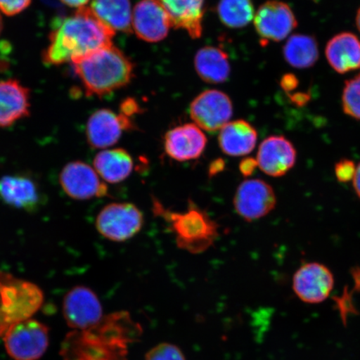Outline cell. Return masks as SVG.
Wrapping results in <instances>:
<instances>
[{"instance_id": "1", "label": "cell", "mask_w": 360, "mask_h": 360, "mask_svg": "<svg viewBox=\"0 0 360 360\" xmlns=\"http://www.w3.org/2000/svg\"><path fill=\"white\" fill-rule=\"evenodd\" d=\"M141 334V326L129 313H112L87 330L69 333L60 355L64 360H128L130 345Z\"/></svg>"}, {"instance_id": "2", "label": "cell", "mask_w": 360, "mask_h": 360, "mask_svg": "<svg viewBox=\"0 0 360 360\" xmlns=\"http://www.w3.org/2000/svg\"><path fill=\"white\" fill-rule=\"evenodd\" d=\"M115 32L90 11L79 8L70 16L58 18L49 34V44L43 52L46 65H60L87 57L112 46Z\"/></svg>"}, {"instance_id": "3", "label": "cell", "mask_w": 360, "mask_h": 360, "mask_svg": "<svg viewBox=\"0 0 360 360\" xmlns=\"http://www.w3.org/2000/svg\"><path fill=\"white\" fill-rule=\"evenodd\" d=\"M73 66L88 96H105L134 78L133 63L114 45L81 58Z\"/></svg>"}, {"instance_id": "4", "label": "cell", "mask_w": 360, "mask_h": 360, "mask_svg": "<svg viewBox=\"0 0 360 360\" xmlns=\"http://www.w3.org/2000/svg\"><path fill=\"white\" fill-rule=\"evenodd\" d=\"M152 202L153 212L168 224L179 249L193 255L201 254L217 240L219 225L195 202L188 201L187 210L183 212L166 209L155 198Z\"/></svg>"}, {"instance_id": "5", "label": "cell", "mask_w": 360, "mask_h": 360, "mask_svg": "<svg viewBox=\"0 0 360 360\" xmlns=\"http://www.w3.org/2000/svg\"><path fill=\"white\" fill-rule=\"evenodd\" d=\"M43 301V292L34 283L0 273V337L15 323L31 319Z\"/></svg>"}, {"instance_id": "6", "label": "cell", "mask_w": 360, "mask_h": 360, "mask_svg": "<svg viewBox=\"0 0 360 360\" xmlns=\"http://www.w3.org/2000/svg\"><path fill=\"white\" fill-rule=\"evenodd\" d=\"M143 222V213L136 205L131 202H111L97 215L96 226L107 240L121 243L136 236Z\"/></svg>"}, {"instance_id": "7", "label": "cell", "mask_w": 360, "mask_h": 360, "mask_svg": "<svg viewBox=\"0 0 360 360\" xmlns=\"http://www.w3.org/2000/svg\"><path fill=\"white\" fill-rule=\"evenodd\" d=\"M7 353L15 360H38L49 346V328L33 319L15 323L2 337Z\"/></svg>"}, {"instance_id": "8", "label": "cell", "mask_w": 360, "mask_h": 360, "mask_svg": "<svg viewBox=\"0 0 360 360\" xmlns=\"http://www.w3.org/2000/svg\"><path fill=\"white\" fill-rule=\"evenodd\" d=\"M276 202L272 186L259 179L245 180L238 187L233 197L236 213L246 221L264 217L274 209Z\"/></svg>"}, {"instance_id": "9", "label": "cell", "mask_w": 360, "mask_h": 360, "mask_svg": "<svg viewBox=\"0 0 360 360\" xmlns=\"http://www.w3.org/2000/svg\"><path fill=\"white\" fill-rule=\"evenodd\" d=\"M60 184L66 195L75 200L108 195V187L96 169L83 161H72L62 169Z\"/></svg>"}, {"instance_id": "10", "label": "cell", "mask_w": 360, "mask_h": 360, "mask_svg": "<svg viewBox=\"0 0 360 360\" xmlns=\"http://www.w3.org/2000/svg\"><path fill=\"white\" fill-rule=\"evenodd\" d=\"M191 119L202 130L215 132L231 120L233 105L231 98L219 90L209 89L202 92L191 103Z\"/></svg>"}, {"instance_id": "11", "label": "cell", "mask_w": 360, "mask_h": 360, "mask_svg": "<svg viewBox=\"0 0 360 360\" xmlns=\"http://www.w3.org/2000/svg\"><path fill=\"white\" fill-rule=\"evenodd\" d=\"M63 313L67 325L74 330H87L105 316L96 292L85 286H76L68 292L63 303Z\"/></svg>"}, {"instance_id": "12", "label": "cell", "mask_w": 360, "mask_h": 360, "mask_svg": "<svg viewBox=\"0 0 360 360\" xmlns=\"http://www.w3.org/2000/svg\"><path fill=\"white\" fill-rule=\"evenodd\" d=\"M254 20L256 32L266 43L282 41L298 25L291 8L277 0L264 3L255 13Z\"/></svg>"}, {"instance_id": "13", "label": "cell", "mask_w": 360, "mask_h": 360, "mask_svg": "<svg viewBox=\"0 0 360 360\" xmlns=\"http://www.w3.org/2000/svg\"><path fill=\"white\" fill-rule=\"evenodd\" d=\"M335 278L326 265L308 263L302 265L292 278V289L297 296L308 304L323 302L334 289Z\"/></svg>"}, {"instance_id": "14", "label": "cell", "mask_w": 360, "mask_h": 360, "mask_svg": "<svg viewBox=\"0 0 360 360\" xmlns=\"http://www.w3.org/2000/svg\"><path fill=\"white\" fill-rule=\"evenodd\" d=\"M133 128L131 120L122 112L117 115L110 110H98L88 120L87 141L93 148L105 150L116 145L124 131Z\"/></svg>"}, {"instance_id": "15", "label": "cell", "mask_w": 360, "mask_h": 360, "mask_svg": "<svg viewBox=\"0 0 360 360\" xmlns=\"http://www.w3.org/2000/svg\"><path fill=\"white\" fill-rule=\"evenodd\" d=\"M171 27L167 13L157 0H141L134 6L132 30L143 41H161L167 37Z\"/></svg>"}, {"instance_id": "16", "label": "cell", "mask_w": 360, "mask_h": 360, "mask_svg": "<svg viewBox=\"0 0 360 360\" xmlns=\"http://www.w3.org/2000/svg\"><path fill=\"white\" fill-rule=\"evenodd\" d=\"M297 152L294 145L283 136H269L260 143L256 162L265 174L281 177L294 167Z\"/></svg>"}, {"instance_id": "17", "label": "cell", "mask_w": 360, "mask_h": 360, "mask_svg": "<svg viewBox=\"0 0 360 360\" xmlns=\"http://www.w3.org/2000/svg\"><path fill=\"white\" fill-rule=\"evenodd\" d=\"M207 138L195 124L179 125L166 133L164 148L166 155L179 162L198 159L205 151Z\"/></svg>"}, {"instance_id": "18", "label": "cell", "mask_w": 360, "mask_h": 360, "mask_svg": "<svg viewBox=\"0 0 360 360\" xmlns=\"http://www.w3.org/2000/svg\"><path fill=\"white\" fill-rule=\"evenodd\" d=\"M0 200L13 208L28 212L37 210L44 201L37 183L20 174L0 179Z\"/></svg>"}, {"instance_id": "19", "label": "cell", "mask_w": 360, "mask_h": 360, "mask_svg": "<svg viewBox=\"0 0 360 360\" xmlns=\"http://www.w3.org/2000/svg\"><path fill=\"white\" fill-rule=\"evenodd\" d=\"M30 114V90L16 79L0 81V128L11 127Z\"/></svg>"}, {"instance_id": "20", "label": "cell", "mask_w": 360, "mask_h": 360, "mask_svg": "<svg viewBox=\"0 0 360 360\" xmlns=\"http://www.w3.org/2000/svg\"><path fill=\"white\" fill-rule=\"evenodd\" d=\"M169 18L171 25L186 31L192 39L202 33L205 0H157Z\"/></svg>"}, {"instance_id": "21", "label": "cell", "mask_w": 360, "mask_h": 360, "mask_svg": "<svg viewBox=\"0 0 360 360\" xmlns=\"http://www.w3.org/2000/svg\"><path fill=\"white\" fill-rule=\"evenodd\" d=\"M326 56L338 73L345 74L360 67V40L352 33L337 34L328 42Z\"/></svg>"}, {"instance_id": "22", "label": "cell", "mask_w": 360, "mask_h": 360, "mask_svg": "<svg viewBox=\"0 0 360 360\" xmlns=\"http://www.w3.org/2000/svg\"><path fill=\"white\" fill-rule=\"evenodd\" d=\"M219 145L225 155L240 157L250 154L258 141V133L247 121L238 120L220 129Z\"/></svg>"}, {"instance_id": "23", "label": "cell", "mask_w": 360, "mask_h": 360, "mask_svg": "<svg viewBox=\"0 0 360 360\" xmlns=\"http://www.w3.org/2000/svg\"><path fill=\"white\" fill-rule=\"evenodd\" d=\"M94 169L103 181L118 184L124 181L132 174L134 160L123 148L103 150L94 157Z\"/></svg>"}, {"instance_id": "24", "label": "cell", "mask_w": 360, "mask_h": 360, "mask_svg": "<svg viewBox=\"0 0 360 360\" xmlns=\"http://www.w3.org/2000/svg\"><path fill=\"white\" fill-rule=\"evenodd\" d=\"M195 68L200 77L209 84H221L231 75V64L221 49L205 46L197 52Z\"/></svg>"}, {"instance_id": "25", "label": "cell", "mask_w": 360, "mask_h": 360, "mask_svg": "<svg viewBox=\"0 0 360 360\" xmlns=\"http://www.w3.org/2000/svg\"><path fill=\"white\" fill-rule=\"evenodd\" d=\"M89 8L98 20L115 32H132L133 11L129 0H92Z\"/></svg>"}, {"instance_id": "26", "label": "cell", "mask_w": 360, "mask_h": 360, "mask_svg": "<svg viewBox=\"0 0 360 360\" xmlns=\"http://www.w3.org/2000/svg\"><path fill=\"white\" fill-rule=\"evenodd\" d=\"M288 64L296 69L312 67L319 58L316 39L307 34H294L288 39L283 49Z\"/></svg>"}, {"instance_id": "27", "label": "cell", "mask_w": 360, "mask_h": 360, "mask_svg": "<svg viewBox=\"0 0 360 360\" xmlns=\"http://www.w3.org/2000/svg\"><path fill=\"white\" fill-rule=\"evenodd\" d=\"M217 12L223 24L232 29L249 25L255 15L252 0H220Z\"/></svg>"}, {"instance_id": "28", "label": "cell", "mask_w": 360, "mask_h": 360, "mask_svg": "<svg viewBox=\"0 0 360 360\" xmlns=\"http://www.w3.org/2000/svg\"><path fill=\"white\" fill-rule=\"evenodd\" d=\"M342 106L346 115L360 121V75L346 81Z\"/></svg>"}, {"instance_id": "29", "label": "cell", "mask_w": 360, "mask_h": 360, "mask_svg": "<svg viewBox=\"0 0 360 360\" xmlns=\"http://www.w3.org/2000/svg\"><path fill=\"white\" fill-rule=\"evenodd\" d=\"M146 360H186L176 345L162 343L155 346L146 355Z\"/></svg>"}, {"instance_id": "30", "label": "cell", "mask_w": 360, "mask_h": 360, "mask_svg": "<svg viewBox=\"0 0 360 360\" xmlns=\"http://www.w3.org/2000/svg\"><path fill=\"white\" fill-rule=\"evenodd\" d=\"M356 171V166L350 160H341L335 165V173L338 180L341 183L353 181Z\"/></svg>"}, {"instance_id": "31", "label": "cell", "mask_w": 360, "mask_h": 360, "mask_svg": "<svg viewBox=\"0 0 360 360\" xmlns=\"http://www.w3.org/2000/svg\"><path fill=\"white\" fill-rule=\"evenodd\" d=\"M32 0H0V11L8 16H13L26 10Z\"/></svg>"}, {"instance_id": "32", "label": "cell", "mask_w": 360, "mask_h": 360, "mask_svg": "<svg viewBox=\"0 0 360 360\" xmlns=\"http://www.w3.org/2000/svg\"><path fill=\"white\" fill-rule=\"evenodd\" d=\"M258 167L257 162L253 158H247L240 165V172L244 176L250 177Z\"/></svg>"}, {"instance_id": "33", "label": "cell", "mask_w": 360, "mask_h": 360, "mask_svg": "<svg viewBox=\"0 0 360 360\" xmlns=\"http://www.w3.org/2000/svg\"><path fill=\"white\" fill-rule=\"evenodd\" d=\"M297 85H298V79H297L294 75H285L281 80V86L285 91H290V90L294 89Z\"/></svg>"}, {"instance_id": "34", "label": "cell", "mask_w": 360, "mask_h": 360, "mask_svg": "<svg viewBox=\"0 0 360 360\" xmlns=\"http://www.w3.org/2000/svg\"><path fill=\"white\" fill-rule=\"evenodd\" d=\"M65 6L71 8H82L86 7L89 0H60Z\"/></svg>"}, {"instance_id": "35", "label": "cell", "mask_w": 360, "mask_h": 360, "mask_svg": "<svg viewBox=\"0 0 360 360\" xmlns=\"http://www.w3.org/2000/svg\"><path fill=\"white\" fill-rule=\"evenodd\" d=\"M224 167V162L221 160H215L210 165V174H216L220 172Z\"/></svg>"}, {"instance_id": "36", "label": "cell", "mask_w": 360, "mask_h": 360, "mask_svg": "<svg viewBox=\"0 0 360 360\" xmlns=\"http://www.w3.org/2000/svg\"><path fill=\"white\" fill-rule=\"evenodd\" d=\"M354 188L357 195L360 198V163L356 166L354 178L353 179Z\"/></svg>"}, {"instance_id": "37", "label": "cell", "mask_w": 360, "mask_h": 360, "mask_svg": "<svg viewBox=\"0 0 360 360\" xmlns=\"http://www.w3.org/2000/svg\"><path fill=\"white\" fill-rule=\"evenodd\" d=\"M356 25H357V28L360 32V8H359V11L357 12V15H356Z\"/></svg>"}, {"instance_id": "38", "label": "cell", "mask_w": 360, "mask_h": 360, "mask_svg": "<svg viewBox=\"0 0 360 360\" xmlns=\"http://www.w3.org/2000/svg\"><path fill=\"white\" fill-rule=\"evenodd\" d=\"M4 28V22L1 15H0V34L2 33V30Z\"/></svg>"}]
</instances>
